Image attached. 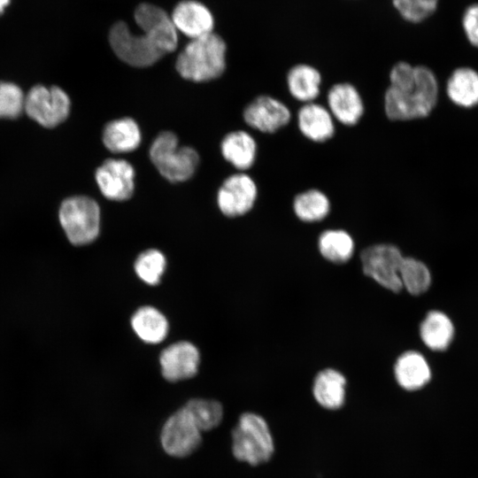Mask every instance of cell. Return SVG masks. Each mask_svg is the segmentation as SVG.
Here are the masks:
<instances>
[{
	"instance_id": "cell-1",
	"label": "cell",
	"mask_w": 478,
	"mask_h": 478,
	"mask_svg": "<svg viewBox=\"0 0 478 478\" xmlns=\"http://www.w3.org/2000/svg\"><path fill=\"white\" fill-rule=\"evenodd\" d=\"M135 20L143 34H133L123 21L115 23L110 30V45L120 60L132 66L147 67L175 50L177 30L163 9L141 4L135 11Z\"/></svg>"
},
{
	"instance_id": "cell-2",
	"label": "cell",
	"mask_w": 478,
	"mask_h": 478,
	"mask_svg": "<svg viewBox=\"0 0 478 478\" xmlns=\"http://www.w3.org/2000/svg\"><path fill=\"white\" fill-rule=\"evenodd\" d=\"M383 96L384 112L393 121H407L430 114L438 99V82L428 66L398 61L389 74Z\"/></svg>"
},
{
	"instance_id": "cell-3",
	"label": "cell",
	"mask_w": 478,
	"mask_h": 478,
	"mask_svg": "<svg viewBox=\"0 0 478 478\" xmlns=\"http://www.w3.org/2000/svg\"><path fill=\"white\" fill-rule=\"evenodd\" d=\"M227 46L214 33L191 39L180 52L175 67L189 81L204 82L220 77L226 68Z\"/></svg>"
},
{
	"instance_id": "cell-4",
	"label": "cell",
	"mask_w": 478,
	"mask_h": 478,
	"mask_svg": "<svg viewBox=\"0 0 478 478\" xmlns=\"http://www.w3.org/2000/svg\"><path fill=\"white\" fill-rule=\"evenodd\" d=\"M233 456L252 466L268 462L275 451L274 440L266 419L246 412L240 415L231 434Z\"/></svg>"
},
{
	"instance_id": "cell-5",
	"label": "cell",
	"mask_w": 478,
	"mask_h": 478,
	"mask_svg": "<svg viewBox=\"0 0 478 478\" xmlns=\"http://www.w3.org/2000/svg\"><path fill=\"white\" fill-rule=\"evenodd\" d=\"M149 154L159 173L172 182L189 180L199 162L197 151L189 146H180L178 137L171 131L158 135Z\"/></svg>"
},
{
	"instance_id": "cell-6",
	"label": "cell",
	"mask_w": 478,
	"mask_h": 478,
	"mask_svg": "<svg viewBox=\"0 0 478 478\" xmlns=\"http://www.w3.org/2000/svg\"><path fill=\"white\" fill-rule=\"evenodd\" d=\"M59 221L73 244H88L93 242L99 234L100 208L90 197H72L61 204Z\"/></svg>"
},
{
	"instance_id": "cell-7",
	"label": "cell",
	"mask_w": 478,
	"mask_h": 478,
	"mask_svg": "<svg viewBox=\"0 0 478 478\" xmlns=\"http://www.w3.org/2000/svg\"><path fill=\"white\" fill-rule=\"evenodd\" d=\"M159 442L168 456L186 458L194 453L202 443V431L182 406L164 422Z\"/></svg>"
},
{
	"instance_id": "cell-8",
	"label": "cell",
	"mask_w": 478,
	"mask_h": 478,
	"mask_svg": "<svg viewBox=\"0 0 478 478\" xmlns=\"http://www.w3.org/2000/svg\"><path fill=\"white\" fill-rule=\"evenodd\" d=\"M403 259L400 250L389 243L374 244L360 253L364 274L393 292L403 289L399 276Z\"/></svg>"
},
{
	"instance_id": "cell-9",
	"label": "cell",
	"mask_w": 478,
	"mask_h": 478,
	"mask_svg": "<svg viewBox=\"0 0 478 478\" xmlns=\"http://www.w3.org/2000/svg\"><path fill=\"white\" fill-rule=\"evenodd\" d=\"M67 94L58 87L47 89L35 86L25 96L27 114L45 127H53L64 121L70 112Z\"/></svg>"
},
{
	"instance_id": "cell-10",
	"label": "cell",
	"mask_w": 478,
	"mask_h": 478,
	"mask_svg": "<svg viewBox=\"0 0 478 478\" xmlns=\"http://www.w3.org/2000/svg\"><path fill=\"white\" fill-rule=\"evenodd\" d=\"M257 197L254 180L244 173H238L224 181L218 191L217 203L224 215L237 217L251 210Z\"/></svg>"
},
{
	"instance_id": "cell-11",
	"label": "cell",
	"mask_w": 478,
	"mask_h": 478,
	"mask_svg": "<svg viewBox=\"0 0 478 478\" xmlns=\"http://www.w3.org/2000/svg\"><path fill=\"white\" fill-rule=\"evenodd\" d=\"M243 119L251 127L262 133L272 134L289 124L291 112L282 101L268 95H261L244 108Z\"/></svg>"
},
{
	"instance_id": "cell-12",
	"label": "cell",
	"mask_w": 478,
	"mask_h": 478,
	"mask_svg": "<svg viewBox=\"0 0 478 478\" xmlns=\"http://www.w3.org/2000/svg\"><path fill=\"white\" fill-rule=\"evenodd\" d=\"M135 169L124 159H106L96 172V181L103 196L113 201L130 198L135 189Z\"/></svg>"
},
{
	"instance_id": "cell-13",
	"label": "cell",
	"mask_w": 478,
	"mask_h": 478,
	"mask_svg": "<svg viewBox=\"0 0 478 478\" xmlns=\"http://www.w3.org/2000/svg\"><path fill=\"white\" fill-rule=\"evenodd\" d=\"M199 360V351L193 343H174L165 348L159 356L162 375L169 382L189 379L197 373Z\"/></svg>"
},
{
	"instance_id": "cell-14",
	"label": "cell",
	"mask_w": 478,
	"mask_h": 478,
	"mask_svg": "<svg viewBox=\"0 0 478 478\" xmlns=\"http://www.w3.org/2000/svg\"><path fill=\"white\" fill-rule=\"evenodd\" d=\"M327 104L335 120L348 127L358 124L365 112L359 91L346 81L330 87L327 95Z\"/></svg>"
},
{
	"instance_id": "cell-15",
	"label": "cell",
	"mask_w": 478,
	"mask_h": 478,
	"mask_svg": "<svg viewBox=\"0 0 478 478\" xmlns=\"http://www.w3.org/2000/svg\"><path fill=\"white\" fill-rule=\"evenodd\" d=\"M171 20L176 30L191 39L212 33L213 17L203 4L184 0L173 9Z\"/></svg>"
},
{
	"instance_id": "cell-16",
	"label": "cell",
	"mask_w": 478,
	"mask_h": 478,
	"mask_svg": "<svg viewBox=\"0 0 478 478\" xmlns=\"http://www.w3.org/2000/svg\"><path fill=\"white\" fill-rule=\"evenodd\" d=\"M297 121L303 136L313 143H325L335 132V119L329 110L316 102L303 104L297 112Z\"/></svg>"
},
{
	"instance_id": "cell-17",
	"label": "cell",
	"mask_w": 478,
	"mask_h": 478,
	"mask_svg": "<svg viewBox=\"0 0 478 478\" xmlns=\"http://www.w3.org/2000/svg\"><path fill=\"white\" fill-rule=\"evenodd\" d=\"M312 395L322 408L330 411L340 409L345 402V376L333 368L320 371L312 382Z\"/></svg>"
},
{
	"instance_id": "cell-18",
	"label": "cell",
	"mask_w": 478,
	"mask_h": 478,
	"mask_svg": "<svg viewBox=\"0 0 478 478\" xmlns=\"http://www.w3.org/2000/svg\"><path fill=\"white\" fill-rule=\"evenodd\" d=\"M322 76L313 66L298 63L292 66L286 75L290 96L303 104L314 102L320 94Z\"/></svg>"
},
{
	"instance_id": "cell-19",
	"label": "cell",
	"mask_w": 478,
	"mask_h": 478,
	"mask_svg": "<svg viewBox=\"0 0 478 478\" xmlns=\"http://www.w3.org/2000/svg\"><path fill=\"white\" fill-rule=\"evenodd\" d=\"M394 375L402 389L413 391L424 387L429 382L431 370L420 353L408 351L397 358L394 365Z\"/></svg>"
},
{
	"instance_id": "cell-20",
	"label": "cell",
	"mask_w": 478,
	"mask_h": 478,
	"mask_svg": "<svg viewBox=\"0 0 478 478\" xmlns=\"http://www.w3.org/2000/svg\"><path fill=\"white\" fill-rule=\"evenodd\" d=\"M141 140L140 128L131 118L112 120L104 128V144L113 153L131 152L140 145Z\"/></svg>"
},
{
	"instance_id": "cell-21",
	"label": "cell",
	"mask_w": 478,
	"mask_h": 478,
	"mask_svg": "<svg viewBox=\"0 0 478 478\" xmlns=\"http://www.w3.org/2000/svg\"><path fill=\"white\" fill-rule=\"evenodd\" d=\"M220 150L224 158L238 170H247L255 163L257 143L246 131L227 134L221 142Z\"/></svg>"
},
{
	"instance_id": "cell-22",
	"label": "cell",
	"mask_w": 478,
	"mask_h": 478,
	"mask_svg": "<svg viewBox=\"0 0 478 478\" xmlns=\"http://www.w3.org/2000/svg\"><path fill=\"white\" fill-rule=\"evenodd\" d=\"M446 92L452 103L471 108L478 104V73L471 67H459L448 79Z\"/></svg>"
},
{
	"instance_id": "cell-23",
	"label": "cell",
	"mask_w": 478,
	"mask_h": 478,
	"mask_svg": "<svg viewBox=\"0 0 478 478\" xmlns=\"http://www.w3.org/2000/svg\"><path fill=\"white\" fill-rule=\"evenodd\" d=\"M131 326L137 336L148 343L162 342L168 333L165 315L152 306H143L131 318Z\"/></svg>"
},
{
	"instance_id": "cell-24",
	"label": "cell",
	"mask_w": 478,
	"mask_h": 478,
	"mask_svg": "<svg viewBox=\"0 0 478 478\" xmlns=\"http://www.w3.org/2000/svg\"><path fill=\"white\" fill-rule=\"evenodd\" d=\"M420 338L433 351L445 350L452 341L454 328L449 317L439 312H429L420 327Z\"/></svg>"
},
{
	"instance_id": "cell-25",
	"label": "cell",
	"mask_w": 478,
	"mask_h": 478,
	"mask_svg": "<svg viewBox=\"0 0 478 478\" xmlns=\"http://www.w3.org/2000/svg\"><path fill=\"white\" fill-rule=\"evenodd\" d=\"M295 215L304 222H317L325 219L331 209L326 193L319 189H308L297 193L293 199Z\"/></svg>"
},
{
	"instance_id": "cell-26",
	"label": "cell",
	"mask_w": 478,
	"mask_h": 478,
	"mask_svg": "<svg viewBox=\"0 0 478 478\" xmlns=\"http://www.w3.org/2000/svg\"><path fill=\"white\" fill-rule=\"evenodd\" d=\"M320 254L333 263L348 261L354 251V241L343 229H328L322 232L318 240Z\"/></svg>"
},
{
	"instance_id": "cell-27",
	"label": "cell",
	"mask_w": 478,
	"mask_h": 478,
	"mask_svg": "<svg viewBox=\"0 0 478 478\" xmlns=\"http://www.w3.org/2000/svg\"><path fill=\"white\" fill-rule=\"evenodd\" d=\"M183 406L202 432L216 428L222 421L223 407L216 400L194 398Z\"/></svg>"
},
{
	"instance_id": "cell-28",
	"label": "cell",
	"mask_w": 478,
	"mask_h": 478,
	"mask_svg": "<svg viewBox=\"0 0 478 478\" xmlns=\"http://www.w3.org/2000/svg\"><path fill=\"white\" fill-rule=\"evenodd\" d=\"M399 276L402 287L412 295H420L431 284V274L428 266L413 258H404Z\"/></svg>"
},
{
	"instance_id": "cell-29",
	"label": "cell",
	"mask_w": 478,
	"mask_h": 478,
	"mask_svg": "<svg viewBox=\"0 0 478 478\" xmlns=\"http://www.w3.org/2000/svg\"><path fill=\"white\" fill-rule=\"evenodd\" d=\"M439 4L440 0H391L399 17L411 24H420L431 18Z\"/></svg>"
},
{
	"instance_id": "cell-30",
	"label": "cell",
	"mask_w": 478,
	"mask_h": 478,
	"mask_svg": "<svg viewBox=\"0 0 478 478\" xmlns=\"http://www.w3.org/2000/svg\"><path fill=\"white\" fill-rule=\"evenodd\" d=\"M166 265V258L163 253L158 250L150 249L140 253L135 262L134 268L143 281L150 285H156L160 281Z\"/></svg>"
},
{
	"instance_id": "cell-31",
	"label": "cell",
	"mask_w": 478,
	"mask_h": 478,
	"mask_svg": "<svg viewBox=\"0 0 478 478\" xmlns=\"http://www.w3.org/2000/svg\"><path fill=\"white\" fill-rule=\"evenodd\" d=\"M22 90L12 82L0 83V118H16L24 110Z\"/></svg>"
},
{
	"instance_id": "cell-32",
	"label": "cell",
	"mask_w": 478,
	"mask_h": 478,
	"mask_svg": "<svg viewBox=\"0 0 478 478\" xmlns=\"http://www.w3.org/2000/svg\"><path fill=\"white\" fill-rule=\"evenodd\" d=\"M460 24L468 42L478 48V2H474L464 9Z\"/></svg>"
},
{
	"instance_id": "cell-33",
	"label": "cell",
	"mask_w": 478,
	"mask_h": 478,
	"mask_svg": "<svg viewBox=\"0 0 478 478\" xmlns=\"http://www.w3.org/2000/svg\"><path fill=\"white\" fill-rule=\"evenodd\" d=\"M11 0H0V15L5 11Z\"/></svg>"
}]
</instances>
